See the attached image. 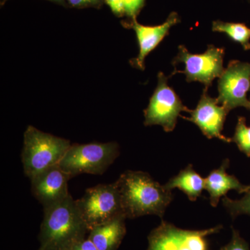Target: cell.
I'll use <instances>...</instances> for the list:
<instances>
[{
  "label": "cell",
  "mask_w": 250,
  "mask_h": 250,
  "mask_svg": "<svg viewBox=\"0 0 250 250\" xmlns=\"http://www.w3.org/2000/svg\"></svg>",
  "instance_id": "25"
},
{
  "label": "cell",
  "mask_w": 250,
  "mask_h": 250,
  "mask_svg": "<svg viewBox=\"0 0 250 250\" xmlns=\"http://www.w3.org/2000/svg\"><path fill=\"white\" fill-rule=\"evenodd\" d=\"M89 232L76 202L69 195L65 200L44 208L38 250H70Z\"/></svg>",
  "instance_id": "2"
},
{
  "label": "cell",
  "mask_w": 250,
  "mask_h": 250,
  "mask_svg": "<svg viewBox=\"0 0 250 250\" xmlns=\"http://www.w3.org/2000/svg\"><path fill=\"white\" fill-rule=\"evenodd\" d=\"M119 156L116 142L73 144L59 164L71 178L81 174H103Z\"/></svg>",
  "instance_id": "4"
},
{
  "label": "cell",
  "mask_w": 250,
  "mask_h": 250,
  "mask_svg": "<svg viewBox=\"0 0 250 250\" xmlns=\"http://www.w3.org/2000/svg\"><path fill=\"white\" fill-rule=\"evenodd\" d=\"M67 1L69 4L71 5L73 7L83 8L99 6L104 0H67Z\"/></svg>",
  "instance_id": "22"
},
{
  "label": "cell",
  "mask_w": 250,
  "mask_h": 250,
  "mask_svg": "<svg viewBox=\"0 0 250 250\" xmlns=\"http://www.w3.org/2000/svg\"><path fill=\"white\" fill-rule=\"evenodd\" d=\"M218 103L230 111L238 107L250 110V62L231 61L218 80Z\"/></svg>",
  "instance_id": "9"
},
{
  "label": "cell",
  "mask_w": 250,
  "mask_h": 250,
  "mask_svg": "<svg viewBox=\"0 0 250 250\" xmlns=\"http://www.w3.org/2000/svg\"><path fill=\"white\" fill-rule=\"evenodd\" d=\"M231 142L236 144L239 150L250 157V126L246 124L244 117H239Z\"/></svg>",
  "instance_id": "18"
},
{
  "label": "cell",
  "mask_w": 250,
  "mask_h": 250,
  "mask_svg": "<svg viewBox=\"0 0 250 250\" xmlns=\"http://www.w3.org/2000/svg\"><path fill=\"white\" fill-rule=\"evenodd\" d=\"M125 15L131 20L136 18L142 9L145 0H123Z\"/></svg>",
  "instance_id": "20"
},
{
  "label": "cell",
  "mask_w": 250,
  "mask_h": 250,
  "mask_svg": "<svg viewBox=\"0 0 250 250\" xmlns=\"http://www.w3.org/2000/svg\"><path fill=\"white\" fill-rule=\"evenodd\" d=\"M125 215H120L111 221L92 229L88 238L99 250H117L126 235Z\"/></svg>",
  "instance_id": "14"
},
{
  "label": "cell",
  "mask_w": 250,
  "mask_h": 250,
  "mask_svg": "<svg viewBox=\"0 0 250 250\" xmlns=\"http://www.w3.org/2000/svg\"><path fill=\"white\" fill-rule=\"evenodd\" d=\"M222 228L218 225L206 229H184L162 221L148 236L147 250H208V237Z\"/></svg>",
  "instance_id": "6"
},
{
  "label": "cell",
  "mask_w": 250,
  "mask_h": 250,
  "mask_svg": "<svg viewBox=\"0 0 250 250\" xmlns=\"http://www.w3.org/2000/svg\"><path fill=\"white\" fill-rule=\"evenodd\" d=\"M70 179V176L57 164L30 179L31 192L43 208H47L70 195L67 183Z\"/></svg>",
  "instance_id": "11"
},
{
  "label": "cell",
  "mask_w": 250,
  "mask_h": 250,
  "mask_svg": "<svg viewBox=\"0 0 250 250\" xmlns=\"http://www.w3.org/2000/svg\"><path fill=\"white\" fill-rule=\"evenodd\" d=\"M177 57L173 60L174 65L184 63L183 70H174L172 75L179 72L184 74L187 82H198L205 85L206 88L211 86L213 80L223 73V59L225 51L223 47L208 46L202 54H192L184 45H179Z\"/></svg>",
  "instance_id": "7"
},
{
  "label": "cell",
  "mask_w": 250,
  "mask_h": 250,
  "mask_svg": "<svg viewBox=\"0 0 250 250\" xmlns=\"http://www.w3.org/2000/svg\"><path fill=\"white\" fill-rule=\"evenodd\" d=\"M116 183L126 218L147 215L162 218L173 200L171 190L143 171H125Z\"/></svg>",
  "instance_id": "1"
},
{
  "label": "cell",
  "mask_w": 250,
  "mask_h": 250,
  "mask_svg": "<svg viewBox=\"0 0 250 250\" xmlns=\"http://www.w3.org/2000/svg\"><path fill=\"white\" fill-rule=\"evenodd\" d=\"M167 77L159 72L158 84L145 109L146 126L160 125L166 132L173 131L182 112L189 113L190 110L182 103L178 95L167 84Z\"/></svg>",
  "instance_id": "8"
},
{
  "label": "cell",
  "mask_w": 250,
  "mask_h": 250,
  "mask_svg": "<svg viewBox=\"0 0 250 250\" xmlns=\"http://www.w3.org/2000/svg\"><path fill=\"white\" fill-rule=\"evenodd\" d=\"M229 166V160L225 159L218 169L212 170L205 178V190L209 194L210 204L213 207H216L220 199L226 196L229 190H236L240 194L246 192L248 186L228 173Z\"/></svg>",
  "instance_id": "13"
},
{
  "label": "cell",
  "mask_w": 250,
  "mask_h": 250,
  "mask_svg": "<svg viewBox=\"0 0 250 250\" xmlns=\"http://www.w3.org/2000/svg\"><path fill=\"white\" fill-rule=\"evenodd\" d=\"M164 186L171 191L174 188L179 189L190 201L195 202L205 190V178L194 170L191 164H189Z\"/></svg>",
  "instance_id": "15"
},
{
  "label": "cell",
  "mask_w": 250,
  "mask_h": 250,
  "mask_svg": "<svg viewBox=\"0 0 250 250\" xmlns=\"http://www.w3.org/2000/svg\"><path fill=\"white\" fill-rule=\"evenodd\" d=\"M75 202L89 231L120 215H125L116 182L88 188L83 196Z\"/></svg>",
  "instance_id": "5"
},
{
  "label": "cell",
  "mask_w": 250,
  "mask_h": 250,
  "mask_svg": "<svg viewBox=\"0 0 250 250\" xmlns=\"http://www.w3.org/2000/svg\"><path fill=\"white\" fill-rule=\"evenodd\" d=\"M222 202L225 209L233 218L242 215L250 216V184L248 186L244 196L242 198L239 200H231L225 196Z\"/></svg>",
  "instance_id": "17"
},
{
  "label": "cell",
  "mask_w": 250,
  "mask_h": 250,
  "mask_svg": "<svg viewBox=\"0 0 250 250\" xmlns=\"http://www.w3.org/2000/svg\"><path fill=\"white\" fill-rule=\"evenodd\" d=\"M70 250H99L89 238H85L77 243Z\"/></svg>",
  "instance_id": "23"
},
{
  "label": "cell",
  "mask_w": 250,
  "mask_h": 250,
  "mask_svg": "<svg viewBox=\"0 0 250 250\" xmlns=\"http://www.w3.org/2000/svg\"><path fill=\"white\" fill-rule=\"evenodd\" d=\"M203 93L195 109L189 112L190 116H181L186 121L196 125L202 134L208 139H218L226 143H231V138H228L222 134L224 124L226 121L229 111L228 108L218 103L217 98L209 96L207 91Z\"/></svg>",
  "instance_id": "10"
},
{
  "label": "cell",
  "mask_w": 250,
  "mask_h": 250,
  "mask_svg": "<svg viewBox=\"0 0 250 250\" xmlns=\"http://www.w3.org/2000/svg\"><path fill=\"white\" fill-rule=\"evenodd\" d=\"M212 31L226 34L231 40L241 44L244 50H250V29L244 23L215 21L212 24Z\"/></svg>",
  "instance_id": "16"
},
{
  "label": "cell",
  "mask_w": 250,
  "mask_h": 250,
  "mask_svg": "<svg viewBox=\"0 0 250 250\" xmlns=\"http://www.w3.org/2000/svg\"><path fill=\"white\" fill-rule=\"evenodd\" d=\"M219 250H250L248 243L240 235L235 229H232V236L226 246Z\"/></svg>",
  "instance_id": "19"
},
{
  "label": "cell",
  "mask_w": 250,
  "mask_h": 250,
  "mask_svg": "<svg viewBox=\"0 0 250 250\" xmlns=\"http://www.w3.org/2000/svg\"><path fill=\"white\" fill-rule=\"evenodd\" d=\"M70 146L68 140L43 132L29 125L24 131L21 154L24 174L31 179L57 165Z\"/></svg>",
  "instance_id": "3"
},
{
  "label": "cell",
  "mask_w": 250,
  "mask_h": 250,
  "mask_svg": "<svg viewBox=\"0 0 250 250\" xmlns=\"http://www.w3.org/2000/svg\"><path fill=\"white\" fill-rule=\"evenodd\" d=\"M104 1L115 15L118 16H123V15H125L123 0H104Z\"/></svg>",
  "instance_id": "21"
},
{
  "label": "cell",
  "mask_w": 250,
  "mask_h": 250,
  "mask_svg": "<svg viewBox=\"0 0 250 250\" xmlns=\"http://www.w3.org/2000/svg\"><path fill=\"white\" fill-rule=\"evenodd\" d=\"M49 1H54V2L59 3V2H62V1H63V0H49Z\"/></svg>",
  "instance_id": "24"
},
{
  "label": "cell",
  "mask_w": 250,
  "mask_h": 250,
  "mask_svg": "<svg viewBox=\"0 0 250 250\" xmlns=\"http://www.w3.org/2000/svg\"><path fill=\"white\" fill-rule=\"evenodd\" d=\"M180 22V18L176 12L171 13L165 22L159 25H143L138 22L136 18L131 20L129 26L136 33L139 46V55L130 62L133 66L144 70L146 57L168 35L171 28Z\"/></svg>",
  "instance_id": "12"
}]
</instances>
